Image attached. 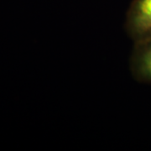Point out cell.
Returning a JSON list of instances; mask_svg holds the SVG:
<instances>
[{"mask_svg": "<svg viewBox=\"0 0 151 151\" xmlns=\"http://www.w3.org/2000/svg\"><path fill=\"white\" fill-rule=\"evenodd\" d=\"M124 29L134 43L151 38V0H133L126 13Z\"/></svg>", "mask_w": 151, "mask_h": 151, "instance_id": "1", "label": "cell"}, {"mask_svg": "<svg viewBox=\"0 0 151 151\" xmlns=\"http://www.w3.org/2000/svg\"><path fill=\"white\" fill-rule=\"evenodd\" d=\"M129 68L134 80L141 83L151 84V38L134 43Z\"/></svg>", "mask_w": 151, "mask_h": 151, "instance_id": "2", "label": "cell"}]
</instances>
